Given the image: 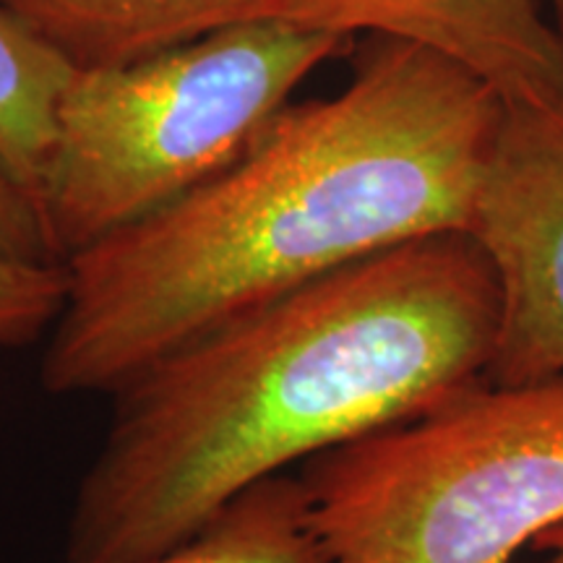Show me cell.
Wrapping results in <instances>:
<instances>
[{"instance_id": "1", "label": "cell", "mask_w": 563, "mask_h": 563, "mask_svg": "<svg viewBox=\"0 0 563 563\" xmlns=\"http://www.w3.org/2000/svg\"><path fill=\"white\" fill-rule=\"evenodd\" d=\"M504 115V97L462 63L368 34L340 95L285 104L222 173L68 258L42 386L110 397L258 302L470 230Z\"/></svg>"}, {"instance_id": "2", "label": "cell", "mask_w": 563, "mask_h": 563, "mask_svg": "<svg viewBox=\"0 0 563 563\" xmlns=\"http://www.w3.org/2000/svg\"><path fill=\"white\" fill-rule=\"evenodd\" d=\"M501 287L470 230L376 251L217 323L110 394L66 563H150L251 485L488 378Z\"/></svg>"}, {"instance_id": "3", "label": "cell", "mask_w": 563, "mask_h": 563, "mask_svg": "<svg viewBox=\"0 0 563 563\" xmlns=\"http://www.w3.org/2000/svg\"><path fill=\"white\" fill-rule=\"evenodd\" d=\"M352 42L253 19L123 66L76 68L37 196L53 256L66 264L222 173Z\"/></svg>"}, {"instance_id": "4", "label": "cell", "mask_w": 563, "mask_h": 563, "mask_svg": "<svg viewBox=\"0 0 563 563\" xmlns=\"http://www.w3.org/2000/svg\"><path fill=\"white\" fill-rule=\"evenodd\" d=\"M298 481L327 563H511L563 522V373L477 382Z\"/></svg>"}, {"instance_id": "5", "label": "cell", "mask_w": 563, "mask_h": 563, "mask_svg": "<svg viewBox=\"0 0 563 563\" xmlns=\"http://www.w3.org/2000/svg\"><path fill=\"white\" fill-rule=\"evenodd\" d=\"M470 232L501 287V329L485 382L563 373V108L506 102Z\"/></svg>"}, {"instance_id": "6", "label": "cell", "mask_w": 563, "mask_h": 563, "mask_svg": "<svg viewBox=\"0 0 563 563\" xmlns=\"http://www.w3.org/2000/svg\"><path fill=\"white\" fill-rule=\"evenodd\" d=\"M262 19L420 42L506 102L563 108V42L545 0H264Z\"/></svg>"}, {"instance_id": "7", "label": "cell", "mask_w": 563, "mask_h": 563, "mask_svg": "<svg viewBox=\"0 0 563 563\" xmlns=\"http://www.w3.org/2000/svg\"><path fill=\"white\" fill-rule=\"evenodd\" d=\"M70 66L104 68L150 58L241 21L264 0H0Z\"/></svg>"}, {"instance_id": "8", "label": "cell", "mask_w": 563, "mask_h": 563, "mask_svg": "<svg viewBox=\"0 0 563 563\" xmlns=\"http://www.w3.org/2000/svg\"><path fill=\"white\" fill-rule=\"evenodd\" d=\"M76 66L0 3V165L37 207Z\"/></svg>"}, {"instance_id": "9", "label": "cell", "mask_w": 563, "mask_h": 563, "mask_svg": "<svg viewBox=\"0 0 563 563\" xmlns=\"http://www.w3.org/2000/svg\"><path fill=\"white\" fill-rule=\"evenodd\" d=\"M150 563H327L298 475H274L232 498L199 534Z\"/></svg>"}, {"instance_id": "10", "label": "cell", "mask_w": 563, "mask_h": 563, "mask_svg": "<svg viewBox=\"0 0 563 563\" xmlns=\"http://www.w3.org/2000/svg\"><path fill=\"white\" fill-rule=\"evenodd\" d=\"M66 292V264L0 258V347L45 340L63 311Z\"/></svg>"}, {"instance_id": "11", "label": "cell", "mask_w": 563, "mask_h": 563, "mask_svg": "<svg viewBox=\"0 0 563 563\" xmlns=\"http://www.w3.org/2000/svg\"><path fill=\"white\" fill-rule=\"evenodd\" d=\"M0 258L60 264L53 256L40 211L0 165Z\"/></svg>"}, {"instance_id": "12", "label": "cell", "mask_w": 563, "mask_h": 563, "mask_svg": "<svg viewBox=\"0 0 563 563\" xmlns=\"http://www.w3.org/2000/svg\"><path fill=\"white\" fill-rule=\"evenodd\" d=\"M530 548L545 553V563H563V522L540 532Z\"/></svg>"}, {"instance_id": "13", "label": "cell", "mask_w": 563, "mask_h": 563, "mask_svg": "<svg viewBox=\"0 0 563 563\" xmlns=\"http://www.w3.org/2000/svg\"><path fill=\"white\" fill-rule=\"evenodd\" d=\"M545 3H548V11H551L555 32H559V37L563 42V0H545Z\"/></svg>"}]
</instances>
